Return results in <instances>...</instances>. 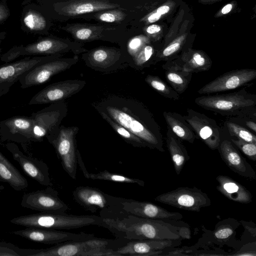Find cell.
<instances>
[{"mask_svg":"<svg viewBox=\"0 0 256 256\" xmlns=\"http://www.w3.org/2000/svg\"><path fill=\"white\" fill-rule=\"evenodd\" d=\"M142 140L147 147L164 152L160 128L141 102L116 96H108L94 106Z\"/></svg>","mask_w":256,"mask_h":256,"instance_id":"6da1fadb","label":"cell"},{"mask_svg":"<svg viewBox=\"0 0 256 256\" xmlns=\"http://www.w3.org/2000/svg\"><path fill=\"white\" fill-rule=\"evenodd\" d=\"M162 220L132 215L102 217L100 226L108 230L116 237L130 240H180L189 239L188 227L178 226Z\"/></svg>","mask_w":256,"mask_h":256,"instance_id":"7a4b0ae2","label":"cell"},{"mask_svg":"<svg viewBox=\"0 0 256 256\" xmlns=\"http://www.w3.org/2000/svg\"><path fill=\"white\" fill-rule=\"evenodd\" d=\"M112 240L96 238L61 242L46 248H22L16 246L19 256H115L108 248Z\"/></svg>","mask_w":256,"mask_h":256,"instance_id":"3957f363","label":"cell"},{"mask_svg":"<svg viewBox=\"0 0 256 256\" xmlns=\"http://www.w3.org/2000/svg\"><path fill=\"white\" fill-rule=\"evenodd\" d=\"M102 217L96 215H74L62 214L40 213L21 216L10 220L13 224L26 228L48 230H71L91 225L100 226Z\"/></svg>","mask_w":256,"mask_h":256,"instance_id":"277c9868","label":"cell"},{"mask_svg":"<svg viewBox=\"0 0 256 256\" xmlns=\"http://www.w3.org/2000/svg\"><path fill=\"white\" fill-rule=\"evenodd\" d=\"M110 210L105 217L132 215L144 218L179 220L183 216L178 212H169L153 203L126 198L106 194ZM104 218V217H103Z\"/></svg>","mask_w":256,"mask_h":256,"instance_id":"5b68a950","label":"cell"},{"mask_svg":"<svg viewBox=\"0 0 256 256\" xmlns=\"http://www.w3.org/2000/svg\"><path fill=\"white\" fill-rule=\"evenodd\" d=\"M194 102L206 110L223 115H236L254 106L256 97L242 90L230 94L202 96L196 98Z\"/></svg>","mask_w":256,"mask_h":256,"instance_id":"8992f818","label":"cell"},{"mask_svg":"<svg viewBox=\"0 0 256 256\" xmlns=\"http://www.w3.org/2000/svg\"><path fill=\"white\" fill-rule=\"evenodd\" d=\"M78 128L76 126H60L58 130L46 138L55 149L62 168L68 176L76 179L77 169V152L76 135Z\"/></svg>","mask_w":256,"mask_h":256,"instance_id":"52a82bcc","label":"cell"},{"mask_svg":"<svg viewBox=\"0 0 256 256\" xmlns=\"http://www.w3.org/2000/svg\"><path fill=\"white\" fill-rule=\"evenodd\" d=\"M154 200L180 209L196 212L211 204L208 196L196 187L178 188L158 196Z\"/></svg>","mask_w":256,"mask_h":256,"instance_id":"ba28073f","label":"cell"},{"mask_svg":"<svg viewBox=\"0 0 256 256\" xmlns=\"http://www.w3.org/2000/svg\"><path fill=\"white\" fill-rule=\"evenodd\" d=\"M82 58L90 68L101 72H114L129 66L130 60L120 48L100 46L82 55Z\"/></svg>","mask_w":256,"mask_h":256,"instance_id":"9c48e42d","label":"cell"},{"mask_svg":"<svg viewBox=\"0 0 256 256\" xmlns=\"http://www.w3.org/2000/svg\"><path fill=\"white\" fill-rule=\"evenodd\" d=\"M68 105L64 101L51 104L49 106L33 114L32 129L35 142H42L44 138L56 132L62 120L66 116Z\"/></svg>","mask_w":256,"mask_h":256,"instance_id":"30bf717a","label":"cell"},{"mask_svg":"<svg viewBox=\"0 0 256 256\" xmlns=\"http://www.w3.org/2000/svg\"><path fill=\"white\" fill-rule=\"evenodd\" d=\"M78 60L77 56L73 58H58L40 64L22 74L18 81L23 88L38 86L48 81L52 76L64 72Z\"/></svg>","mask_w":256,"mask_h":256,"instance_id":"8fae6325","label":"cell"},{"mask_svg":"<svg viewBox=\"0 0 256 256\" xmlns=\"http://www.w3.org/2000/svg\"><path fill=\"white\" fill-rule=\"evenodd\" d=\"M22 207L42 212L66 213L69 208L52 186L24 194L22 198Z\"/></svg>","mask_w":256,"mask_h":256,"instance_id":"7c38bea8","label":"cell"},{"mask_svg":"<svg viewBox=\"0 0 256 256\" xmlns=\"http://www.w3.org/2000/svg\"><path fill=\"white\" fill-rule=\"evenodd\" d=\"M86 84V81L80 80H68L53 83L36 94L28 104H51L64 101L81 90Z\"/></svg>","mask_w":256,"mask_h":256,"instance_id":"4fadbf2b","label":"cell"},{"mask_svg":"<svg viewBox=\"0 0 256 256\" xmlns=\"http://www.w3.org/2000/svg\"><path fill=\"white\" fill-rule=\"evenodd\" d=\"M184 119L194 132L210 148L218 149L220 143V128L216 122L204 114L188 109Z\"/></svg>","mask_w":256,"mask_h":256,"instance_id":"5bb4252c","label":"cell"},{"mask_svg":"<svg viewBox=\"0 0 256 256\" xmlns=\"http://www.w3.org/2000/svg\"><path fill=\"white\" fill-rule=\"evenodd\" d=\"M256 78V70H234L217 77L199 89V94H211L234 90L246 86Z\"/></svg>","mask_w":256,"mask_h":256,"instance_id":"9a60e30c","label":"cell"},{"mask_svg":"<svg viewBox=\"0 0 256 256\" xmlns=\"http://www.w3.org/2000/svg\"><path fill=\"white\" fill-rule=\"evenodd\" d=\"M12 233L31 241L47 244H56L61 242L88 240L94 237V234L84 232L73 233L56 230L35 228L14 231Z\"/></svg>","mask_w":256,"mask_h":256,"instance_id":"2e32d148","label":"cell"},{"mask_svg":"<svg viewBox=\"0 0 256 256\" xmlns=\"http://www.w3.org/2000/svg\"><path fill=\"white\" fill-rule=\"evenodd\" d=\"M6 147L28 176L42 186H52L49 168L46 162L24 154L14 142L6 144Z\"/></svg>","mask_w":256,"mask_h":256,"instance_id":"e0dca14e","label":"cell"},{"mask_svg":"<svg viewBox=\"0 0 256 256\" xmlns=\"http://www.w3.org/2000/svg\"><path fill=\"white\" fill-rule=\"evenodd\" d=\"M62 55H51L43 57L26 58L14 62L0 66V96L4 94L5 91L18 80L24 73L36 66L60 58Z\"/></svg>","mask_w":256,"mask_h":256,"instance_id":"ac0fdd59","label":"cell"},{"mask_svg":"<svg viewBox=\"0 0 256 256\" xmlns=\"http://www.w3.org/2000/svg\"><path fill=\"white\" fill-rule=\"evenodd\" d=\"M180 240H132L122 248L114 250L116 256H160L163 250L180 246Z\"/></svg>","mask_w":256,"mask_h":256,"instance_id":"d6986e66","label":"cell"},{"mask_svg":"<svg viewBox=\"0 0 256 256\" xmlns=\"http://www.w3.org/2000/svg\"><path fill=\"white\" fill-rule=\"evenodd\" d=\"M34 124L32 116H16L7 119L0 124L2 140L18 142L22 146L35 142L32 132Z\"/></svg>","mask_w":256,"mask_h":256,"instance_id":"ffe728a7","label":"cell"},{"mask_svg":"<svg viewBox=\"0 0 256 256\" xmlns=\"http://www.w3.org/2000/svg\"><path fill=\"white\" fill-rule=\"evenodd\" d=\"M74 201L84 210L92 212L100 210L101 217L110 212V206L106 194L98 188L88 186H79L72 192Z\"/></svg>","mask_w":256,"mask_h":256,"instance_id":"44dd1931","label":"cell"},{"mask_svg":"<svg viewBox=\"0 0 256 256\" xmlns=\"http://www.w3.org/2000/svg\"><path fill=\"white\" fill-rule=\"evenodd\" d=\"M220 157L226 165L234 172L247 179L256 180V173L232 142L225 140L218 148Z\"/></svg>","mask_w":256,"mask_h":256,"instance_id":"7402d4cb","label":"cell"},{"mask_svg":"<svg viewBox=\"0 0 256 256\" xmlns=\"http://www.w3.org/2000/svg\"><path fill=\"white\" fill-rule=\"evenodd\" d=\"M70 51L78 54L88 50L78 44L65 40L46 39L24 48L22 54L62 55Z\"/></svg>","mask_w":256,"mask_h":256,"instance_id":"603a6c76","label":"cell"},{"mask_svg":"<svg viewBox=\"0 0 256 256\" xmlns=\"http://www.w3.org/2000/svg\"><path fill=\"white\" fill-rule=\"evenodd\" d=\"M58 5V12L69 16L114 9L120 6L119 4L107 0H70L60 2Z\"/></svg>","mask_w":256,"mask_h":256,"instance_id":"cb8c5ba5","label":"cell"},{"mask_svg":"<svg viewBox=\"0 0 256 256\" xmlns=\"http://www.w3.org/2000/svg\"><path fill=\"white\" fill-rule=\"evenodd\" d=\"M218 190L230 200L242 204L252 201L250 192L241 184L230 176L219 175L216 178Z\"/></svg>","mask_w":256,"mask_h":256,"instance_id":"d4e9b609","label":"cell"},{"mask_svg":"<svg viewBox=\"0 0 256 256\" xmlns=\"http://www.w3.org/2000/svg\"><path fill=\"white\" fill-rule=\"evenodd\" d=\"M172 62L183 70L192 74L208 70L212 66L210 58L204 52L191 49Z\"/></svg>","mask_w":256,"mask_h":256,"instance_id":"484cf974","label":"cell"},{"mask_svg":"<svg viewBox=\"0 0 256 256\" xmlns=\"http://www.w3.org/2000/svg\"><path fill=\"white\" fill-rule=\"evenodd\" d=\"M0 182L8 183L16 191L24 190L28 185L26 178L0 152Z\"/></svg>","mask_w":256,"mask_h":256,"instance_id":"4316f807","label":"cell"},{"mask_svg":"<svg viewBox=\"0 0 256 256\" xmlns=\"http://www.w3.org/2000/svg\"><path fill=\"white\" fill-rule=\"evenodd\" d=\"M166 144L176 173L179 175L190 158L188 153L180 139L168 127L166 134Z\"/></svg>","mask_w":256,"mask_h":256,"instance_id":"83f0119b","label":"cell"},{"mask_svg":"<svg viewBox=\"0 0 256 256\" xmlns=\"http://www.w3.org/2000/svg\"><path fill=\"white\" fill-rule=\"evenodd\" d=\"M166 70L165 76L168 82L178 94H182L188 88L192 80V73L183 70L172 61L162 65Z\"/></svg>","mask_w":256,"mask_h":256,"instance_id":"f1b7e54d","label":"cell"},{"mask_svg":"<svg viewBox=\"0 0 256 256\" xmlns=\"http://www.w3.org/2000/svg\"><path fill=\"white\" fill-rule=\"evenodd\" d=\"M164 116L168 127L180 140L190 144L197 138L191 127L180 114L164 112Z\"/></svg>","mask_w":256,"mask_h":256,"instance_id":"f546056e","label":"cell"},{"mask_svg":"<svg viewBox=\"0 0 256 256\" xmlns=\"http://www.w3.org/2000/svg\"><path fill=\"white\" fill-rule=\"evenodd\" d=\"M77 162L80 170L82 172L84 176L88 179L92 180H104L112 182L128 183L136 184L140 186H144L145 182L144 180L138 178H131L124 175L112 173L106 170L100 172L98 173L90 172L86 169L82 160L81 154L78 150Z\"/></svg>","mask_w":256,"mask_h":256,"instance_id":"4dcf8cb0","label":"cell"},{"mask_svg":"<svg viewBox=\"0 0 256 256\" xmlns=\"http://www.w3.org/2000/svg\"><path fill=\"white\" fill-rule=\"evenodd\" d=\"M106 28L101 26L72 24L62 27V29L70 33L76 40L89 42L100 40Z\"/></svg>","mask_w":256,"mask_h":256,"instance_id":"1f68e13d","label":"cell"},{"mask_svg":"<svg viewBox=\"0 0 256 256\" xmlns=\"http://www.w3.org/2000/svg\"><path fill=\"white\" fill-rule=\"evenodd\" d=\"M240 224L239 222L234 218H227L216 224L214 230L210 232L211 242L218 244H225L234 236L236 230Z\"/></svg>","mask_w":256,"mask_h":256,"instance_id":"d6a6232c","label":"cell"},{"mask_svg":"<svg viewBox=\"0 0 256 256\" xmlns=\"http://www.w3.org/2000/svg\"><path fill=\"white\" fill-rule=\"evenodd\" d=\"M103 119L107 122L114 130L119 134L127 143L137 148L147 147L144 142L136 136L133 134L124 126H122L106 113L102 111H98Z\"/></svg>","mask_w":256,"mask_h":256,"instance_id":"836d02e7","label":"cell"},{"mask_svg":"<svg viewBox=\"0 0 256 256\" xmlns=\"http://www.w3.org/2000/svg\"><path fill=\"white\" fill-rule=\"evenodd\" d=\"M145 81L164 97L174 100L179 99V94L158 76L148 75L145 78Z\"/></svg>","mask_w":256,"mask_h":256,"instance_id":"e575fe53","label":"cell"},{"mask_svg":"<svg viewBox=\"0 0 256 256\" xmlns=\"http://www.w3.org/2000/svg\"><path fill=\"white\" fill-rule=\"evenodd\" d=\"M154 54V48L150 45L146 44L131 58L129 66L136 70L149 66Z\"/></svg>","mask_w":256,"mask_h":256,"instance_id":"d590c367","label":"cell"},{"mask_svg":"<svg viewBox=\"0 0 256 256\" xmlns=\"http://www.w3.org/2000/svg\"><path fill=\"white\" fill-rule=\"evenodd\" d=\"M226 125L231 136H236L247 142L256 144V136L247 129L232 122H227Z\"/></svg>","mask_w":256,"mask_h":256,"instance_id":"8d00e7d4","label":"cell"},{"mask_svg":"<svg viewBox=\"0 0 256 256\" xmlns=\"http://www.w3.org/2000/svg\"><path fill=\"white\" fill-rule=\"evenodd\" d=\"M94 16L101 22L119 23L124 20L126 14L120 10L114 8L99 11Z\"/></svg>","mask_w":256,"mask_h":256,"instance_id":"74e56055","label":"cell"},{"mask_svg":"<svg viewBox=\"0 0 256 256\" xmlns=\"http://www.w3.org/2000/svg\"><path fill=\"white\" fill-rule=\"evenodd\" d=\"M184 36L178 38L164 48L156 56V62L159 60H168L176 54L182 48L184 42Z\"/></svg>","mask_w":256,"mask_h":256,"instance_id":"f35d334b","label":"cell"},{"mask_svg":"<svg viewBox=\"0 0 256 256\" xmlns=\"http://www.w3.org/2000/svg\"><path fill=\"white\" fill-rule=\"evenodd\" d=\"M149 39L143 36H136L130 39L126 46V50L130 56V60L144 46L148 44Z\"/></svg>","mask_w":256,"mask_h":256,"instance_id":"ab89813d","label":"cell"},{"mask_svg":"<svg viewBox=\"0 0 256 256\" xmlns=\"http://www.w3.org/2000/svg\"><path fill=\"white\" fill-rule=\"evenodd\" d=\"M26 26L30 30H42L46 25V20L40 14L34 12H30L24 18Z\"/></svg>","mask_w":256,"mask_h":256,"instance_id":"60d3db41","label":"cell"},{"mask_svg":"<svg viewBox=\"0 0 256 256\" xmlns=\"http://www.w3.org/2000/svg\"><path fill=\"white\" fill-rule=\"evenodd\" d=\"M232 142L250 160H256V144L247 142L238 138L232 139Z\"/></svg>","mask_w":256,"mask_h":256,"instance_id":"b9f144b4","label":"cell"},{"mask_svg":"<svg viewBox=\"0 0 256 256\" xmlns=\"http://www.w3.org/2000/svg\"><path fill=\"white\" fill-rule=\"evenodd\" d=\"M12 244L0 242V256H19L11 248Z\"/></svg>","mask_w":256,"mask_h":256,"instance_id":"7bdbcfd3","label":"cell"},{"mask_svg":"<svg viewBox=\"0 0 256 256\" xmlns=\"http://www.w3.org/2000/svg\"><path fill=\"white\" fill-rule=\"evenodd\" d=\"M240 224H242L244 228L249 232L254 237L256 236V227L255 224L252 222H246L241 220L239 221Z\"/></svg>","mask_w":256,"mask_h":256,"instance_id":"ee69618b","label":"cell"},{"mask_svg":"<svg viewBox=\"0 0 256 256\" xmlns=\"http://www.w3.org/2000/svg\"><path fill=\"white\" fill-rule=\"evenodd\" d=\"M161 30V27L158 24H151L147 26L145 31L146 34L150 36H153L160 32Z\"/></svg>","mask_w":256,"mask_h":256,"instance_id":"f6af8a7d","label":"cell"},{"mask_svg":"<svg viewBox=\"0 0 256 256\" xmlns=\"http://www.w3.org/2000/svg\"><path fill=\"white\" fill-rule=\"evenodd\" d=\"M229 255L237 256H256V250H246V248L244 249L242 248L240 251L234 254H230Z\"/></svg>","mask_w":256,"mask_h":256,"instance_id":"bcb514c9","label":"cell"},{"mask_svg":"<svg viewBox=\"0 0 256 256\" xmlns=\"http://www.w3.org/2000/svg\"><path fill=\"white\" fill-rule=\"evenodd\" d=\"M170 10V8L168 5H164L158 8L156 11L158 12L161 16L168 13Z\"/></svg>","mask_w":256,"mask_h":256,"instance_id":"7dc6e473","label":"cell"},{"mask_svg":"<svg viewBox=\"0 0 256 256\" xmlns=\"http://www.w3.org/2000/svg\"><path fill=\"white\" fill-rule=\"evenodd\" d=\"M233 5L232 4H228L224 6L220 12L222 14H226L229 13L232 10Z\"/></svg>","mask_w":256,"mask_h":256,"instance_id":"c3c4849f","label":"cell"},{"mask_svg":"<svg viewBox=\"0 0 256 256\" xmlns=\"http://www.w3.org/2000/svg\"><path fill=\"white\" fill-rule=\"evenodd\" d=\"M246 124L250 130L256 132V124L254 122L252 121H248L246 122Z\"/></svg>","mask_w":256,"mask_h":256,"instance_id":"681fc988","label":"cell"},{"mask_svg":"<svg viewBox=\"0 0 256 256\" xmlns=\"http://www.w3.org/2000/svg\"><path fill=\"white\" fill-rule=\"evenodd\" d=\"M4 189V186L2 185H0V192Z\"/></svg>","mask_w":256,"mask_h":256,"instance_id":"f907efd6","label":"cell"}]
</instances>
